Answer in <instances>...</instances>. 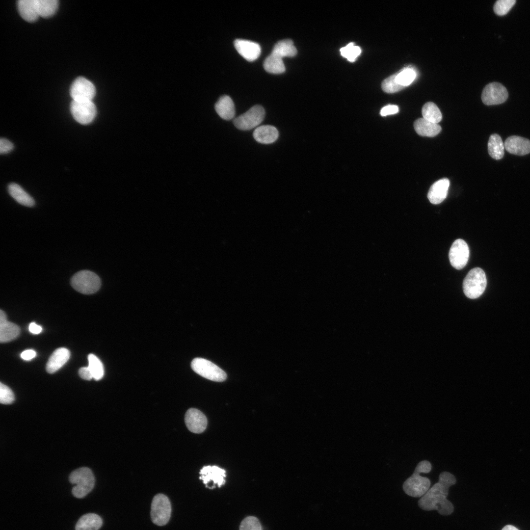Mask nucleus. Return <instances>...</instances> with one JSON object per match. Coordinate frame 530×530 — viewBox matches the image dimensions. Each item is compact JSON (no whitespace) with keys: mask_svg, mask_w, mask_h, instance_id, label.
Returning <instances> with one entry per match:
<instances>
[{"mask_svg":"<svg viewBox=\"0 0 530 530\" xmlns=\"http://www.w3.org/2000/svg\"><path fill=\"white\" fill-rule=\"evenodd\" d=\"M14 395L12 391L5 384L0 383V401L2 404H10L14 400Z\"/></svg>","mask_w":530,"mask_h":530,"instance_id":"nucleus-37","label":"nucleus"},{"mask_svg":"<svg viewBox=\"0 0 530 530\" xmlns=\"http://www.w3.org/2000/svg\"><path fill=\"white\" fill-rule=\"evenodd\" d=\"M39 16L49 18L56 11L58 6L57 0H37Z\"/></svg>","mask_w":530,"mask_h":530,"instance_id":"nucleus-30","label":"nucleus"},{"mask_svg":"<svg viewBox=\"0 0 530 530\" xmlns=\"http://www.w3.org/2000/svg\"><path fill=\"white\" fill-rule=\"evenodd\" d=\"M69 481L75 486L72 494L76 498L85 497L93 488L95 478L91 470L87 467H81L73 471L69 476Z\"/></svg>","mask_w":530,"mask_h":530,"instance_id":"nucleus-3","label":"nucleus"},{"mask_svg":"<svg viewBox=\"0 0 530 530\" xmlns=\"http://www.w3.org/2000/svg\"><path fill=\"white\" fill-rule=\"evenodd\" d=\"M456 483L455 477L449 472H443L438 481L434 484L418 501L419 507L426 511L436 510L444 516L451 514L453 505L448 500L449 488Z\"/></svg>","mask_w":530,"mask_h":530,"instance_id":"nucleus-1","label":"nucleus"},{"mask_svg":"<svg viewBox=\"0 0 530 530\" xmlns=\"http://www.w3.org/2000/svg\"><path fill=\"white\" fill-rule=\"evenodd\" d=\"M95 94L94 84L82 77L77 78L71 86L70 95L74 101H92Z\"/></svg>","mask_w":530,"mask_h":530,"instance_id":"nucleus-10","label":"nucleus"},{"mask_svg":"<svg viewBox=\"0 0 530 530\" xmlns=\"http://www.w3.org/2000/svg\"><path fill=\"white\" fill-rule=\"evenodd\" d=\"M265 111L260 105H255L246 112L235 118L233 120L235 126L243 131L251 130L261 124L264 119Z\"/></svg>","mask_w":530,"mask_h":530,"instance_id":"nucleus-8","label":"nucleus"},{"mask_svg":"<svg viewBox=\"0 0 530 530\" xmlns=\"http://www.w3.org/2000/svg\"><path fill=\"white\" fill-rule=\"evenodd\" d=\"M469 253L467 243L463 239H456L451 245L449 253L451 265L456 269H461L467 264Z\"/></svg>","mask_w":530,"mask_h":530,"instance_id":"nucleus-11","label":"nucleus"},{"mask_svg":"<svg viewBox=\"0 0 530 530\" xmlns=\"http://www.w3.org/2000/svg\"><path fill=\"white\" fill-rule=\"evenodd\" d=\"M504 146L509 153L518 156H524L530 153V140L517 135L510 136L506 138Z\"/></svg>","mask_w":530,"mask_h":530,"instance_id":"nucleus-16","label":"nucleus"},{"mask_svg":"<svg viewBox=\"0 0 530 530\" xmlns=\"http://www.w3.org/2000/svg\"><path fill=\"white\" fill-rule=\"evenodd\" d=\"M239 530H262V528L258 518L254 516H248L241 522Z\"/></svg>","mask_w":530,"mask_h":530,"instance_id":"nucleus-36","label":"nucleus"},{"mask_svg":"<svg viewBox=\"0 0 530 530\" xmlns=\"http://www.w3.org/2000/svg\"><path fill=\"white\" fill-rule=\"evenodd\" d=\"M422 113L423 118L433 123L437 124L442 119L441 111L433 102L425 103L423 106Z\"/></svg>","mask_w":530,"mask_h":530,"instance_id":"nucleus-29","label":"nucleus"},{"mask_svg":"<svg viewBox=\"0 0 530 530\" xmlns=\"http://www.w3.org/2000/svg\"><path fill=\"white\" fill-rule=\"evenodd\" d=\"M225 471L216 466H204L200 470V479L207 487L213 489L217 485L220 487L225 482Z\"/></svg>","mask_w":530,"mask_h":530,"instance_id":"nucleus-13","label":"nucleus"},{"mask_svg":"<svg viewBox=\"0 0 530 530\" xmlns=\"http://www.w3.org/2000/svg\"><path fill=\"white\" fill-rule=\"evenodd\" d=\"M431 463L423 460L416 466L413 474L403 483V490L408 495L413 497H422L429 489L430 481L421 473H428L431 470Z\"/></svg>","mask_w":530,"mask_h":530,"instance_id":"nucleus-2","label":"nucleus"},{"mask_svg":"<svg viewBox=\"0 0 530 530\" xmlns=\"http://www.w3.org/2000/svg\"><path fill=\"white\" fill-rule=\"evenodd\" d=\"M102 520L98 515L88 513L82 516L77 522L76 530H98L102 526Z\"/></svg>","mask_w":530,"mask_h":530,"instance_id":"nucleus-25","label":"nucleus"},{"mask_svg":"<svg viewBox=\"0 0 530 530\" xmlns=\"http://www.w3.org/2000/svg\"><path fill=\"white\" fill-rule=\"evenodd\" d=\"M272 52L282 58L292 57L297 53V50L292 40L285 39L278 41L274 46Z\"/></svg>","mask_w":530,"mask_h":530,"instance_id":"nucleus-28","label":"nucleus"},{"mask_svg":"<svg viewBox=\"0 0 530 530\" xmlns=\"http://www.w3.org/2000/svg\"><path fill=\"white\" fill-rule=\"evenodd\" d=\"M214 108L218 115L224 120H230L235 117V105L228 95L220 97L215 103Z\"/></svg>","mask_w":530,"mask_h":530,"instance_id":"nucleus-22","label":"nucleus"},{"mask_svg":"<svg viewBox=\"0 0 530 530\" xmlns=\"http://www.w3.org/2000/svg\"><path fill=\"white\" fill-rule=\"evenodd\" d=\"M185 420L188 430L195 433L203 432L206 429L208 424L205 415L195 408H190L186 411Z\"/></svg>","mask_w":530,"mask_h":530,"instance_id":"nucleus-14","label":"nucleus"},{"mask_svg":"<svg viewBox=\"0 0 530 530\" xmlns=\"http://www.w3.org/2000/svg\"><path fill=\"white\" fill-rule=\"evenodd\" d=\"M88 367L91 372L93 378L96 380L101 379L104 374V369L102 362L93 354L88 355Z\"/></svg>","mask_w":530,"mask_h":530,"instance_id":"nucleus-31","label":"nucleus"},{"mask_svg":"<svg viewBox=\"0 0 530 530\" xmlns=\"http://www.w3.org/2000/svg\"><path fill=\"white\" fill-rule=\"evenodd\" d=\"M516 2L515 0H498L494 6V11L498 15L506 14Z\"/></svg>","mask_w":530,"mask_h":530,"instance_id":"nucleus-35","label":"nucleus"},{"mask_svg":"<svg viewBox=\"0 0 530 530\" xmlns=\"http://www.w3.org/2000/svg\"><path fill=\"white\" fill-rule=\"evenodd\" d=\"M341 55L347 59L350 62H354L356 58L360 54L361 50L358 46H355L354 43H350L346 46L340 49Z\"/></svg>","mask_w":530,"mask_h":530,"instance_id":"nucleus-33","label":"nucleus"},{"mask_svg":"<svg viewBox=\"0 0 530 530\" xmlns=\"http://www.w3.org/2000/svg\"><path fill=\"white\" fill-rule=\"evenodd\" d=\"M79 373L81 378L84 380H90L93 378L91 372L87 367H82L80 369Z\"/></svg>","mask_w":530,"mask_h":530,"instance_id":"nucleus-40","label":"nucleus"},{"mask_svg":"<svg viewBox=\"0 0 530 530\" xmlns=\"http://www.w3.org/2000/svg\"><path fill=\"white\" fill-rule=\"evenodd\" d=\"M234 45L239 54L249 61L257 59L261 52L259 44L251 41L238 39Z\"/></svg>","mask_w":530,"mask_h":530,"instance_id":"nucleus-15","label":"nucleus"},{"mask_svg":"<svg viewBox=\"0 0 530 530\" xmlns=\"http://www.w3.org/2000/svg\"><path fill=\"white\" fill-rule=\"evenodd\" d=\"M171 513V505L168 497L162 494L156 495L151 504V517L153 522L163 526L169 521Z\"/></svg>","mask_w":530,"mask_h":530,"instance_id":"nucleus-7","label":"nucleus"},{"mask_svg":"<svg viewBox=\"0 0 530 530\" xmlns=\"http://www.w3.org/2000/svg\"><path fill=\"white\" fill-rule=\"evenodd\" d=\"M36 355V352L32 349H27L22 352L21 357L25 360H30Z\"/></svg>","mask_w":530,"mask_h":530,"instance_id":"nucleus-41","label":"nucleus"},{"mask_svg":"<svg viewBox=\"0 0 530 530\" xmlns=\"http://www.w3.org/2000/svg\"><path fill=\"white\" fill-rule=\"evenodd\" d=\"M28 329L30 332L34 334H39L42 330L41 326L37 325L35 322L30 323Z\"/></svg>","mask_w":530,"mask_h":530,"instance_id":"nucleus-42","label":"nucleus"},{"mask_svg":"<svg viewBox=\"0 0 530 530\" xmlns=\"http://www.w3.org/2000/svg\"><path fill=\"white\" fill-rule=\"evenodd\" d=\"M450 181L447 178L440 179L430 186L427 194V198L433 204L442 202L447 197Z\"/></svg>","mask_w":530,"mask_h":530,"instance_id":"nucleus-18","label":"nucleus"},{"mask_svg":"<svg viewBox=\"0 0 530 530\" xmlns=\"http://www.w3.org/2000/svg\"><path fill=\"white\" fill-rule=\"evenodd\" d=\"M504 146L501 136L494 133L490 135L488 142V152L491 158L498 160L504 155Z\"/></svg>","mask_w":530,"mask_h":530,"instance_id":"nucleus-27","label":"nucleus"},{"mask_svg":"<svg viewBox=\"0 0 530 530\" xmlns=\"http://www.w3.org/2000/svg\"><path fill=\"white\" fill-rule=\"evenodd\" d=\"M502 530H519L515 527L512 525H506Z\"/></svg>","mask_w":530,"mask_h":530,"instance_id":"nucleus-43","label":"nucleus"},{"mask_svg":"<svg viewBox=\"0 0 530 530\" xmlns=\"http://www.w3.org/2000/svg\"><path fill=\"white\" fill-rule=\"evenodd\" d=\"M396 74L391 75L384 80L382 83V90L388 93L399 91L405 87L398 84L396 81Z\"/></svg>","mask_w":530,"mask_h":530,"instance_id":"nucleus-34","label":"nucleus"},{"mask_svg":"<svg viewBox=\"0 0 530 530\" xmlns=\"http://www.w3.org/2000/svg\"><path fill=\"white\" fill-rule=\"evenodd\" d=\"M72 287L80 293L90 294L97 292L101 285L99 277L94 272L87 270L80 271L71 278Z\"/></svg>","mask_w":530,"mask_h":530,"instance_id":"nucleus-5","label":"nucleus"},{"mask_svg":"<svg viewBox=\"0 0 530 530\" xmlns=\"http://www.w3.org/2000/svg\"><path fill=\"white\" fill-rule=\"evenodd\" d=\"M416 76V73L413 69L407 68L396 73V81L398 84L406 87L413 81Z\"/></svg>","mask_w":530,"mask_h":530,"instance_id":"nucleus-32","label":"nucleus"},{"mask_svg":"<svg viewBox=\"0 0 530 530\" xmlns=\"http://www.w3.org/2000/svg\"><path fill=\"white\" fill-rule=\"evenodd\" d=\"M8 191L10 196L20 204L28 207L35 205L32 197L19 185L13 183L10 184Z\"/></svg>","mask_w":530,"mask_h":530,"instance_id":"nucleus-24","label":"nucleus"},{"mask_svg":"<svg viewBox=\"0 0 530 530\" xmlns=\"http://www.w3.org/2000/svg\"><path fill=\"white\" fill-rule=\"evenodd\" d=\"M263 66L266 72L272 74H281L285 71L282 57L273 52L265 59Z\"/></svg>","mask_w":530,"mask_h":530,"instance_id":"nucleus-26","label":"nucleus"},{"mask_svg":"<svg viewBox=\"0 0 530 530\" xmlns=\"http://www.w3.org/2000/svg\"><path fill=\"white\" fill-rule=\"evenodd\" d=\"M70 110L74 118L83 125L92 122L97 112L96 106L92 101L73 100L70 105Z\"/></svg>","mask_w":530,"mask_h":530,"instance_id":"nucleus-9","label":"nucleus"},{"mask_svg":"<svg viewBox=\"0 0 530 530\" xmlns=\"http://www.w3.org/2000/svg\"><path fill=\"white\" fill-rule=\"evenodd\" d=\"M414 128L419 135L427 137L437 135L442 129L438 124L430 122L423 118H419L414 122Z\"/></svg>","mask_w":530,"mask_h":530,"instance_id":"nucleus-23","label":"nucleus"},{"mask_svg":"<svg viewBox=\"0 0 530 530\" xmlns=\"http://www.w3.org/2000/svg\"><path fill=\"white\" fill-rule=\"evenodd\" d=\"M399 111L398 107L396 105H387L383 107L380 111V115L385 116L388 115L395 114Z\"/></svg>","mask_w":530,"mask_h":530,"instance_id":"nucleus-39","label":"nucleus"},{"mask_svg":"<svg viewBox=\"0 0 530 530\" xmlns=\"http://www.w3.org/2000/svg\"><path fill=\"white\" fill-rule=\"evenodd\" d=\"M17 5L19 13L25 21L33 22L39 16L37 0H19Z\"/></svg>","mask_w":530,"mask_h":530,"instance_id":"nucleus-20","label":"nucleus"},{"mask_svg":"<svg viewBox=\"0 0 530 530\" xmlns=\"http://www.w3.org/2000/svg\"><path fill=\"white\" fill-rule=\"evenodd\" d=\"M508 98V92L501 83L493 82L487 84L481 94L482 102L486 105H499L504 103Z\"/></svg>","mask_w":530,"mask_h":530,"instance_id":"nucleus-12","label":"nucleus"},{"mask_svg":"<svg viewBox=\"0 0 530 530\" xmlns=\"http://www.w3.org/2000/svg\"><path fill=\"white\" fill-rule=\"evenodd\" d=\"M20 328L7 320L5 313L0 311V342L4 343L16 339L20 334Z\"/></svg>","mask_w":530,"mask_h":530,"instance_id":"nucleus-17","label":"nucleus"},{"mask_svg":"<svg viewBox=\"0 0 530 530\" xmlns=\"http://www.w3.org/2000/svg\"><path fill=\"white\" fill-rule=\"evenodd\" d=\"M14 148V145L9 140L4 138L0 140V153L1 154H7Z\"/></svg>","mask_w":530,"mask_h":530,"instance_id":"nucleus-38","label":"nucleus"},{"mask_svg":"<svg viewBox=\"0 0 530 530\" xmlns=\"http://www.w3.org/2000/svg\"><path fill=\"white\" fill-rule=\"evenodd\" d=\"M69 350L64 347L56 349L51 355L46 365V371L53 373L59 370L69 360Z\"/></svg>","mask_w":530,"mask_h":530,"instance_id":"nucleus-19","label":"nucleus"},{"mask_svg":"<svg viewBox=\"0 0 530 530\" xmlns=\"http://www.w3.org/2000/svg\"><path fill=\"white\" fill-rule=\"evenodd\" d=\"M487 285L484 271L479 267L470 270L463 282V289L465 295L469 298L479 297L484 292Z\"/></svg>","mask_w":530,"mask_h":530,"instance_id":"nucleus-4","label":"nucleus"},{"mask_svg":"<svg viewBox=\"0 0 530 530\" xmlns=\"http://www.w3.org/2000/svg\"><path fill=\"white\" fill-rule=\"evenodd\" d=\"M192 369L202 377L212 381L222 382L226 380L225 371L212 362L202 358H196L191 362Z\"/></svg>","mask_w":530,"mask_h":530,"instance_id":"nucleus-6","label":"nucleus"},{"mask_svg":"<svg viewBox=\"0 0 530 530\" xmlns=\"http://www.w3.org/2000/svg\"><path fill=\"white\" fill-rule=\"evenodd\" d=\"M253 136L258 142L262 144H270L278 138L279 132L277 129L271 125H263L257 128Z\"/></svg>","mask_w":530,"mask_h":530,"instance_id":"nucleus-21","label":"nucleus"}]
</instances>
